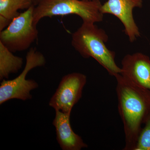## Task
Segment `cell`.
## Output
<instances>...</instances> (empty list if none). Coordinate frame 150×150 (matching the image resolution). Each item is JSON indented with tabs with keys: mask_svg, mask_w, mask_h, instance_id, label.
<instances>
[{
	"mask_svg": "<svg viewBox=\"0 0 150 150\" xmlns=\"http://www.w3.org/2000/svg\"><path fill=\"white\" fill-rule=\"evenodd\" d=\"M115 77L118 112L125 134L123 150H134L142 125L150 113V90L129 83L120 74Z\"/></svg>",
	"mask_w": 150,
	"mask_h": 150,
	"instance_id": "1",
	"label": "cell"
},
{
	"mask_svg": "<svg viewBox=\"0 0 150 150\" xmlns=\"http://www.w3.org/2000/svg\"><path fill=\"white\" fill-rule=\"evenodd\" d=\"M71 45L83 58L91 57L115 77L121 72L115 62V53L105 45L108 37L104 30L95 23L83 22L72 35Z\"/></svg>",
	"mask_w": 150,
	"mask_h": 150,
	"instance_id": "2",
	"label": "cell"
},
{
	"mask_svg": "<svg viewBox=\"0 0 150 150\" xmlns=\"http://www.w3.org/2000/svg\"><path fill=\"white\" fill-rule=\"evenodd\" d=\"M100 0H39L34 7L33 23L36 26L43 18L76 15L83 22L95 23L103 21Z\"/></svg>",
	"mask_w": 150,
	"mask_h": 150,
	"instance_id": "3",
	"label": "cell"
},
{
	"mask_svg": "<svg viewBox=\"0 0 150 150\" xmlns=\"http://www.w3.org/2000/svg\"><path fill=\"white\" fill-rule=\"evenodd\" d=\"M46 59L40 52L34 48H30L26 56V63L23 71L18 76L12 80H2L0 86V104L11 99L26 100L31 99L30 91L38 86L33 80L26 79L27 74L37 67L46 64Z\"/></svg>",
	"mask_w": 150,
	"mask_h": 150,
	"instance_id": "4",
	"label": "cell"
},
{
	"mask_svg": "<svg viewBox=\"0 0 150 150\" xmlns=\"http://www.w3.org/2000/svg\"><path fill=\"white\" fill-rule=\"evenodd\" d=\"M33 5L20 13L1 31L0 42L12 52L26 50L37 39L38 31L33 25Z\"/></svg>",
	"mask_w": 150,
	"mask_h": 150,
	"instance_id": "5",
	"label": "cell"
},
{
	"mask_svg": "<svg viewBox=\"0 0 150 150\" xmlns=\"http://www.w3.org/2000/svg\"><path fill=\"white\" fill-rule=\"evenodd\" d=\"M86 82V76L81 73L74 72L65 75L50 99L49 106L55 110L71 112L74 106L82 97Z\"/></svg>",
	"mask_w": 150,
	"mask_h": 150,
	"instance_id": "6",
	"label": "cell"
},
{
	"mask_svg": "<svg viewBox=\"0 0 150 150\" xmlns=\"http://www.w3.org/2000/svg\"><path fill=\"white\" fill-rule=\"evenodd\" d=\"M143 3V0H108L102 5L101 11L103 14H110L119 19L123 25L125 34L132 43L141 35L133 10L136 8H141Z\"/></svg>",
	"mask_w": 150,
	"mask_h": 150,
	"instance_id": "7",
	"label": "cell"
},
{
	"mask_svg": "<svg viewBox=\"0 0 150 150\" xmlns=\"http://www.w3.org/2000/svg\"><path fill=\"white\" fill-rule=\"evenodd\" d=\"M122 77L129 83L150 90V58L141 53L128 54L121 61Z\"/></svg>",
	"mask_w": 150,
	"mask_h": 150,
	"instance_id": "8",
	"label": "cell"
},
{
	"mask_svg": "<svg viewBox=\"0 0 150 150\" xmlns=\"http://www.w3.org/2000/svg\"><path fill=\"white\" fill-rule=\"evenodd\" d=\"M53 124L56 134V139L63 150H80L88 147L81 137L73 131L70 123L71 112L55 110Z\"/></svg>",
	"mask_w": 150,
	"mask_h": 150,
	"instance_id": "9",
	"label": "cell"
},
{
	"mask_svg": "<svg viewBox=\"0 0 150 150\" xmlns=\"http://www.w3.org/2000/svg\"><path fill=\"white\" fill-rule=\"evenodd\" d=\"M23 64V59L14 55L0 42V79H8L11 74L16 73Z\"/></svg>",
	"mask_w": 150,
	"mask_h": 150,
	"instance_id": "10",
	"label": "cell"
},
{
	"mask_svg": "<svg viewBox=\"0 0 150 150\" xmlns=\"http://www.w3.org/2000/svg\"><path fill=\"white\" fill-rule=\"evenodd\" d=\"M33 0H0V17L9 21L19 14V10L29 8L33 5Z\"/></svg>",
	"mask_w": 150,
	"mask_h": 150,
	"instance_id": "11",
	"label": "cell"
},
{
	"mask_svg": "<svg viewBox=\"0 0 150 150\" xmlns=\"http://www.w3.org/2000/svg\"><path fill=\"white\" fill-rule=\"evenodd\" d=\"M144 124L134 150H150V113Z\"/></svg>",
	"mask_w": 150,
	"mask_h": 150,
	"instance_id": "12",
	"label": "cell"
},
{
	"mask_svg": "<svg viewBox=\"0 0 150 150\" xmlns=\"http://www.w3.org/2000/svg\"><path fill=\"white\" fill-rule=\"evenodd\" d=\"M33 1H39V0H33Z\"/></svg>",
	"mask_w": 150,
	"mask_h": 150,
	"instance_id": "13",
	"label": "cell"
}]
</instances>
